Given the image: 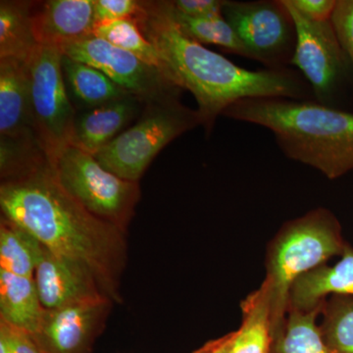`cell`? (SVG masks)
Segmentation results:
<instances>
[{
	"mask_svg": "<svg viewBox=\"0 0 353 353\" xmlns=\"http://www.w3.org/2000/svg\"><path fill=\"white\" fill-rule=\"evenodd\" d=\"M322 307L288 309L282 326L272 334L271 353H329L317 323Z\"/></svg>",
	"mask_w": 353,
	"mask_h": 353,
	"instance_id": "cell-20",
	"label": "cell"
},
{
	"mask_svg": "<svg viewBox=\"0 0 353 353\" xmlns=\"http://www.w3.org/2000/svg\"><path fill=\"white\" fill-rule=\"evenodd\" d=\"M61 50L39 46L27 61L34 136L48 160L71 143L77 111L65 85Z\"/></svg>",
	"mask_w": 353,
	"mask_h": 353,
	"instance_id": "cell-7",
	"label": "cell"
},
{
	"mask_svg": "<svg viewBox=\"0 0 353 353\" xmlns=\"http://www.w3.org/2000/svg\"><path fill=\"white\" fill-rule=\"evenodd\" d=\"M0 353H43L32 334L0 321Z\"/></svg>",
	"mask_w": 353,
	"mask_h": 353,
	"instance_id": "cell-28",
	"label": "cell"
},
{
	"mask_svg": "<svg viewBox=\"0 0 353 353\" xmlns=\"http://www.w3.org/2000/svg\"><path fill=\"white\" fill-rule=\"evenodd\" d=\"M31 1H0V58L27 60L39 46L32 31Z\"/></svg>",
	"mask_w": 353,
	"mask_h": 353,
	"instance_id": "cell-21",
	"label": "cell"
},
{
	"mask_svg": "<svg viewBox=\"0 0 353 353\" xmlns=\"http://www.w3.org/2000/svg\"><path fill=\"white\" fill-rule=\"evenodd\" d=\"M223 116L266 128L285 157L329 180L353 171V112L313 101L270 97L234 102Z\"/></svg>",
	"mask_w": 353,
	"mask_h": 353,
	"instance_id": "cell-3",
	"label": "cell"
},
{
	"mask_svg": "<svg viewBox=\"0 0 353 353\" xmlns=\"http://www.w3.org/2000/svg\"><path fill=\"white\" fill-rule=\"evenodd\" d=\"M194 353H232L229 334L221 336L216 340L209 341Z\"/></svg>",
	"mask_w": 353,
	"mask_h": 353,
	"instance_id": "cell-31",
	"label": "cell"
},
{
	"mask_svg": "<svg viewBox=\"0 0 353 353\" xmlns=\"http://www.w3.org/2000/svg\"><path fill=\"white\" fill-rule=\"evenodd\" d=\"M50 163L60 185L83 208L126 232L141 194L139 183L121 179L71 145Z\"/></svg>",
	"mask_w": 353,
	"mask_h": 353,
	"instance_id": "cell-6",
	"label": "cell"
},
{
	"mask_svg": "<svg viewBox=\"0 0 353 353\" xmlns=\"http://www.w3.org/2000/svg\"><path fill=\"white\" fill-rule=\"evenodd\" d=\"M225 0H174L172 6L190 18H205L222 14Z\"/></svg>",
	"mask_w": 353,
	"mask_h": 353,
	"instance_id": "cell-30",
	"label": "cell"
},
{
	"mask_svg": "<svg viewBox=\"0 0 353 353\" xmlns=\"http://www.w3.org/2000/svg\"><path fill=\"white\" fill-rule=\"evenodd\" d=\"M92 36L136 55L141 61L155 67L166 77L163 62L157 50L145 38L134 18L97 25Z\"/></svg>",
	"mask_w": 353,
	"mask_h": 353,
	"instance_id": "cell-25",
	"label": "cell"
},
{
	"mask_svg": "<svg viewBox=\"0 0 353 353\" xmlns=\"http://www.w3.org/2000/svg\"><path fill=\"white\" fill-rule=\"evenodd\" d=\"M34 280L46 310L108 297L87 266L46 248L34 271Z\"/></svg>",
	"mask_w": 353,
	"mask_h": 353,
	"instance_id": "cell-12",
	"label": "cell"
},
{
	"mask_svg": "<svg viewBox=\"0 0 353 353\" xmlns=\"http://www.w3.org/2000/svg\"><path fill=\"white\" fill-rule=\"evenodd\" d=\"M240 328L229 334L232 353H271L272 307L268 287L259 289L241 301Z\"/></svg>",
	"mask_w": 353,
	"mask_h": 353,
	"instance_id": "cell-19",
	"label": "cell"
},
{
	"mask_svg": "<svg viewBox=\"0 0 353 353\" xmlns=\"http://www.w3.org/2000/svg\"><path fill=\"white\" fill-rule=\"evenodd\" d=\"M350 245L340 221L327 208H318L288 221L267 246L263 282L271 296L272 334L282 326L294 282L307 272L341 256Z\"/></svg>",
	"mask_w": 353,
	"mask_h": 353,
	"instance_id": "cell-4",
	"label": "cell"
},
{
	"mask_svg": "<svg viewBox=\"0 0 353 353\" xmlns=\"http://www.w3.org/2000/svg\"><path fill=\"white\" fill-rule=\"evenodd\" d=\"M171 4V1H170ZM174 19L183 34L190 39L203 44H213L240 57L253 60L252 52L239 38L231 25L223 14L205 18H190L179 13L172 6Z\"/></svg>",
	"mask_w": 353,
	"mask_h": 353,
	"instance_id": "cell-23",
	"label": "cell"
},
{
	"mask_svg": "<svg viewBox=\"0 0 353 353\" xmlns=\"http://www.w3.org/2000/svg\"><path fill=\"white\" fill-rule=\"evenodd\" d=\"M145 106L137 97L127 95L99 108L79 111L70 145L94 157L138 120Z\"/></svg>",
	"mask_w": 353,
	"mask_h": 353,
	"instance_id": "cell-14",
	"label": "cell"
},
{
	"mask_svg": "<svg viewBox=\"0 0 353 353\" xmlns=\"http://www.w3.org/2000/svg\"><path fill=\"white\" fill-rule=\"evenodd\" d=\"M113 301L108 297L46 310L34 340L43 353H90Z\"/></svg>",
	"mask_w": 353,
	"mask_h": 353,
	"instance_id": "cell-11",
	"label": "cell"
},
{
	"mask_svg": "<svg viewBox=\"0 0 353 353\" xmlns=\"http://www.w3.org/2000/svg\"><path fill=\"white\" fill-rule=\"evenodd\" d=\"M32 31L39 46H57L92 36L94 0L32 2Z\"/></svg>",
	"mask_w": 353,
	"mask_h": 353,
	"instance_id": "cell-13",
	"label": "cell"
},
{
	"mask_svg": "<svg viewBox=\"0 0 353 353\" xmlns=\"http://www.w3.org/2000/svg\"><path fill=\"white\" fill-rule=\"evenodd\" d=\"M43 245L31 234L6 218L0 223V270L34 278Z\"/></svg>",
	"mask_w": 353,
	"mask_h": 353,
	"instance_id": "cell-22",
	"label": "cell"
},
{
	"mask_svg": "<svg viewBox=\"0 0 353 353\" xmlns=\"http://www.w3.org/2000/svg\"><path fill=\"white\" fill-rule=\"evenodd\" d=\"M134 19L157 50L168 80L194 95L208 136L217 118L241 99L281 97L315 101L310 85L299 71H252L190 39L174 19L170 1H141Z\"/></svg>",
	"mask_w": 353,
	"mask_h": 353,
	"instance_id": "cell-2",
	"label": "cell"
},
{
	"mask_svg": "<svg viewBox=\"0 0 353 353\" xmlns=\"http://www.w3.org/2000/svg\"><path fill=\"white\" fill-rule=\"evenodd\" d=\"M139 9L137 0H94L95 26L134 18Z\"/></svg>",
	"mask_w": 353,
	"mask_h": 353,
	"instance_id": "cell-27",
	"label": "cell"
},
{
	"mask_svg": "<svg viewBox=\"0 0 353 353\" xmlns=\"http://www.w3.org/2000/svg\"><path fill=\"white\" fill-rule=\"evenodd\" d=\"M2 217L32 234L48 252L87 266L111 301H119L127 246L120 228L88 212L55 178L50 160L2 180Z\"/></svg>",
	"mask_w": 353,
	"mask_h": 353,
	"instance_id": "cell-1",
	"label": "cell"
},
{
	"mask_svg": "<svg viewBox=\"0 0 353 353\" xmlns=\"http://www.w3.org/2000/svg\"><path fill=\"white\" fill-rule=\"evenodd\" d=\"M290 6L312 22L331 21L336 0H288Z\"/></svg>",
	"mask_w": 353,
	"mask_h": 353,
	"instance_id": "cell-29",
	"label": "cell"
},
{
	"mask_svg": "<svg viewBox=\"0 0 353 353\" xmlns=\"http://www.w3.org/2000/svg\"><path fill=\"white\" fill-rule=\"evenodd\" d=\"M331 22L353 77V0H336Z\"/></svg>",
	"mask_w": 353,
	"mask_h": 353,
	"instance_id": "cell-26",
	"label": "cell"
},
{
	"mask_svg": "<svg viewBox=\"0 0 353 353\" xmlns=\"http://www.w3.org/2000/svg\"><path fill=\"white\" fill-rule=\"evenodd\" d=\"M199 125L201 120L196 109L183 105L180 95L150 102L136 123L94 157L106 170L139 183L165 146Z\"/></svg>",
	"mask_w": 353,
	"mask_h": 353,
	"instance_id": "cell-5",
	"label": "cell"
},
{
	"mask_svg": "<svg viewBox=\"0 0 353 353\" xmlns=\"http://www.w3.org/2000/svg\"><path fill=\"white\" fill-rule=\"evenodd\" d=\"M296 29V46L292 66H296L312 90L315 101L338 108L339 97L352 68L331 21L312 22L283 0Z\"/></svg>",
	"mask_w": 353,
	"mask_h": 353,
	"instance_id": "cell-9",
	"label": "cell"
},
{
	"mask_svg": "<svg viewBox=\"0 0 353 353\" xmlns=\"http://www.w3.org/2000/svg\"></svg>",
	"mask_w": 353,
	"mask_h": 353,
	"instance_id": "cell-32",
	"label": "cell"
},
{
	"mask_svg": "<svg viewBox=\"0 0 353 353\" xmlns=\"http://www.w3.org/2000/svg\"><path fill=\"white\" fill-rule=\"evenodd\" d=\"M26 61L0 58V137L34 134Z\"/></svg>",
	"mask_w": 353,
	"mask_h": 353,
	"instance_id": "cell-16",
	"label": "cell"
},
{
	"mask_svg": "<svg viewBox=\"0 0 353 353\" xmlns=\"http://www.w3.org/2000/svg\"><path fill=\"white\" fill-rule=\"evenodd\" d=\"M332 296H353V248L348 245L334 265L323 264L297 279L290 292L289 308L310 311Z\"/></svg>",
	"mask_w": 353,
	"mask_h": 353,
	"instance_id": "cell-15",
	"label": "cell"
},
{
	"mask_svg": "<svg viewBox=\"0 0 353 353\" xmlns=\"http://www.w3.org/2000/svg\"><path fill=\"white\" fill-rule=\"evenodd\" d=\"M222 14L254 61L268 69L290 68L296 29L283 0H225Z\"/></svg>",
	"mask_w": 353,
	"mask_h": 353,
	"instance_id": "cell-8",
	"label": "cell"
},
{
	"mask_svg": "<svg viewBox=\"0 0 353 353\" xmlns=\"http://www.w3.org/2000/svg\"><path fill=\"white\" fill-rule=\"evenodd\" d=\"M320 318V331L329 353H353V296H330Z\"/></svg>",
	"mask_w": 353,
	"mask_h": 353,
	"instance_id": "cell-24",
	"label": "cell"
},
{
	"mask_svg": "<svg viewBox=\"0 0 353 353\" xmlns=\"http://www.w3.org/2000/svg\"><path fill=\"white\" fill-rule=\"evenodd\" d=\"M44 313L34 278L0 270V321L34 336L41 327Z\"/></svg>",
	"mask_w": 353,
	"mask_h": 353,
	"instance_id": "cell-17",
	"label": "cell"
},
{
	"mask_svg": "<svg viewBox=\"0 0 353 353\" xmlns=\"http://www.w3.org/2000/svg\"><path fill=\"white\" fill-rule=\"evenodd\" d=\"M61 66L67 94L77 112L131 95L90 65L63 54Z\"/></svg>",
	"mask_w": 353,
	"mask_h": 353,
	"instance_id": "cell-18",
	"label": "cell"
},
{
	"mask_svg": "<svg viewBox=\"0 0 353 353\" xmlns=\"http://www.w3.org/2000/svg\"><path fill=\"white\" fill-rule=\"evenodd\" d=\"M60 50L67 57L99 70L145 104L180 95L182 90L155 67L97 37L65 44Z\"/></svg>",
	"mask_w": 353,
	"mask_h": 353,
	"instance_id": "cell-10",
	"label": "cell"
}]
</instances>
